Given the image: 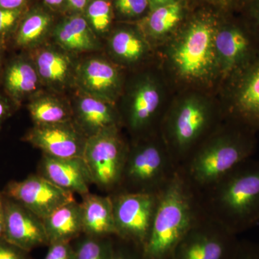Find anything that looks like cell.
<instances>
[{
  "instance_id": "6da1fadb",
  "label": "cell",
  "mask_w": 259,
  "mask_h": 259,
  "mask_svg": "<svg viewBox=\"0 0 259 259\" xmlns=\"http://www.w3.org/2000/svg\"><path fill=\"white\" fill-rule=\"evenodd\" d=\"M204 214L238 236L259 223V161L242 162L197 193Z\"/></svg>"
},
{
  "instance_id": "7a4b0ae2",
  "label": "cell",
  "mask_w": 259,
  "mask_h": 259,
  "mask_svg": "<svg viewBox=\"0 0 259 259\" xmlns=\"http://www.w3.org/2000/svg\"><path fill=\"white\" fill-rule=\"evenodd\" d=\"M254 131L236 122L234 127L210 136L178 168L196 193L218 182L233 168L251 158Z\"/></svg>"
},
{
  "instance_id": "3957f363",
  "label": "cell",
  "mask_w": 259,
  "mask_h": 259,
  "mask_svg": "<svg viewBox=\"0 0 259 259\" xmlns=\"http://www.w3.org/2000/svg\"><path fill=\"white\" fill-rule=\"evenodd\" d=\"M204 215L197 194L177 171L160 196L142 259H170L181 240Z\"/></svg>"
},
{
  "instance_id": "277c9868",
  "label": "cell",
  "mask_w": 259,
  "mask_h": 259,
  "mask_svg": "<svg viewBox=\"0 0 259 259\" xmlns=\"http://www.w3.org/2000/svg\"><path fill=\"white\" fill-rule=\"evenodd\" d=\"M177 171L163 139L148 140L129 148L119 191L160 194Z\"/></svg>"
},
{
  "instance_id": "5b68a950",
  "label": "cell",
  "mask_w": 259,
  "mask_h": 259,
  "mask_svg": "<svg viewBox=\"0 0 259 259\" xmlns=\"http://www.w3.org/2000/svg\"><path fill=\"white\" fill-rule=\"evenodd\" d=\"M128 151L117 127L105 130L88 137L83 158L88 165L93 184L112 194L118 192Z\"/></svg>"
},
{
  "instance_id": "8992f818",
  "label": "cell",
  "mask_w": 259,
  "mask_h": 259,
  "mask_svg": "<svg viewBox=\"0 0 259 259\" xmlns=\"http://www.w3.org/2000/svg\"><path fill=\"white\" fill-rule=\"evenodd\" d=\"M161 194L118 191L111 194L117 237L140 251L149 236Z\"/></svg>"
},
{
  "instance_id": "52a82bcc",
  "label": "cell",
  "mask_w": 259,
  "mask_h": 259,
  "mask_svg": "<svg viewBox=\"0 0 259 259\" xmlns=\"http://www.w3.org/2000/svg\"><path fill=\"white\" fill-rule=\"evenodd\" d=\"M240 241L204 214L186 233L170 259H234Z\"/></svg>"
},
{
  "instance_id": "ba28073f",
  "label": "cell",
  "mask_w": 259,
  "mask_h": 259,
  "mask_svg": "<svg viewBox=\"0 0 259 259\" xmlns=\"http://www.w3.org/2000/svg\"><path fill=\"white\" fill-rule=\"evenodd\" d=\"M4 196L22 204L42 221L61 206L75 201L74 193L57 187L40 175L10 182L5 187Z\"/></svg>"
},
{
  "instance_id": "9c48e42d",
  "label": "cell",
  "mask_w": 259,
  "mask_h": 259,
  "mask_svg": "<svg viewBox=\"0 0 259 259\" xmlns=\"http://www.w3.org/2000/svg\"><path fill=\"white\" fill-rule=\"evenodd\" d=\"M208 19H197L191 24L185 39L175 51V64L181 74L198 77L212 64L214 28Z\"/></svg>"
},
{
  "instance_id": "30bf717a",
  "label": "cell",
  "mask_w": 259,
  "mask_h": 259,
  "mask_svg": "<svg viewBox=\"0 0 259 259\" xmlns=\"http://www.w3.org/2000/svg\"><path fill=\"white\" fill-rule=\"evenodd\" d=\"M87 136L73 121L51 125H35L24 140L56 158H83Z\"/></svg>"
},
{
  "instance_id": "8fae6325",
  "label": "cell",
  "mask_w": 259,
  "mask_h": 259,
  "mask_svg": "<svg viewBox=\"0 0 259 259\" xmlns=\"http://www.w3.org/2000/svg\"><path fill=\"white\" fill-rule=\"evenodd\" d=\"M4 197V238L25 251L49 245L44 221L16 201Z\"/></svg>"
},
{
  "instance_id": "7c38bea8",
  "label": "cell",
  "mask_w": 259,
  "mask_h": 259,
  "mask_svg": "<svg viewBox=\"0 0 259 259\" xmlns=\"http://www.w3.org/2000/svg\"><path fill=\"white\" fill-rule=\"evenodd\" d=\"M38 169V175L51 183L81 196L90 193V186L93 184L83 158H56L44 154Z\"/></svg>"
},
{
  "instance_id": "4fadbf2b",
  "label": "cell",
  "mask_w": 259,
  "mask_h": 259,
  "mask_svg": "<svg viewBox=\"0 0 259 259\" xmlns=\"http://www.w3.org/2000/svg\"><path fill=\"white\" fill-rule=\"evenodd\" d=\"M233 99V116L236 122L259 129V54L243 69Z\"/></svg>"
},
{
  "instance_id": "5bb4252c",
  "label": "cell",
  "mask_w": 259,
  "mask_h": 259,
  "mask_svg": "<svg viewBox=\"0 0 259 259\" xmlns=\"http://www.w3.org/2000/svg\"><path fill=\"white\" fill-rule=\"evenodd\" d=\"M250 28V27H249ZM237 24L221 29L214 37V45L223 60L231 69H239L254 58L253 32Z\"/></svg>"
},
{
  "instance_id": "9a60e30c",
  "label": "cell",
  "mask_w": 259,
  "mask_h": 259,
  "mask_svg": "<svg viewBox=\"0 0 259 259\" xmlns=\"http://www.w3.org/2000/svg\"><path fill=\"white\" fill-rule=\"evenodd\" d=\"M76 80L84 93L110 104L118 88L117 70L102 59L83 61L76 70Z\"/></svg>"
},
{
  "instance_id": "2e32d148",
  "label": "cell",
  "mask_w": 259,
  "mask_h": 259,
  "mask_svg": "<svg viewBox=\"0 0 259 259\" xmlns=\"http://www.w3.org/2000/svg\"><path fill=\"white\" fill-rule=\"evenodd\" d=\"M80 203L83 233L97 238L117 237L111 195L88 194Z\"/></svg>"
},
{
  "instance_id": "e0dca14e",
  "label": "cell",
  "mask_w": 259,
  "mask_h": 259,
  "mask_svg": "<svg viewBox=\"0 0 259 259\" xmlns=\"http://www.w3.org/2000/svg\"><path fill=\"white\" fill-rule=\"evenodd\" d=\"M73 121L87 138L117 127V116L110 103L86 93L76 102Z\"/></svg>"
},
{
  "instance_id": "ac0fdd59",
  "label": "cell",
  "mask_w": 259,
  "mask_h": 259,
  "mask_svg": "<svg viewBox=\"0 0 259 259\" xmlns=\"http://www.w3.org/2000/svg\"><path fill=\"white\" fill-rule=\"evenodd\" d=\"M42 221L49 244L70 242L83 233L81 205L76 200L61 206Z\"/></svg>"
},
{
  "instance_id": "d6986e66",
  "label": "cell",
  "mask_w": 259,
  "mask_h": 259,
  "mask_svg": "<svg viewBox=\"0 0 259 259\" xmlns=\"http://www.w3.org/2000/svg\"><path fill=\"white\" fill-rule=\"evenodd\" d=\"M54 37L62 49L71 52H87L99 47L95 32L81 16L72 17L61 23L54 31Z\"/></svg>"
},
{
  "instance_id": "ffe728a7",
  "label": "cell",
  "mask_w": 259,
  "mask_h": 259,
  "mask_svg": "<svg viewBox=\"0 0 259 259\" xmlns=\"http://www.w3.org/2000/svg\"><path fill=\"white\" fill-rule=\"evenodd\" d=\"M39 75L28 61L17 60L10 65L5 77V88L15 102L35 93L39 87Z\"/></svg>"
},
{
  "instance_id": "44dd1931",
  "label": "cell",
  "mask_w": 259,
  "mask_h": 259,
  "mask_svg": "<svg viewBox=\"0 0 259 259\" xmlns=\"http://www.w3.org/2000/svg\"><path fill=\"white\" fill-rule=\"evenodd\" d=\"M160 105L158 90L151 83L141 85L136 94L128 116L130 127L134 131H141L152 123Z\"/></svg>"
},
{
  "instance_id": "7402d4cb",
  "label": "cell",
  "mask_w": 259,
  "mask_h": 259,
  "mask_svg": "<svg viewBox=\"0 0 259 259\" xmlns=\"http://www.w3.org/2000/svg\"><path fill=\"white\" fill-rule=\"evenodd\" d=\"M35 66L40 79L51 86H62L71 74L69 58L54 49H44L37 53Z\"/></svg>"
},
{
  "instance_id": "603a6c76",
  "label": "cell",
  "mask_w": 259,
  "mask_h": 259,
  "mask_svg": "<svg viewBox=\"0 0 259 259\" xmlns=\"http://www.w3.org/2000/svg\"><path fill=\"white\" fill-rule=\"evenodd\" d=\"M28 111L35 125H51L73 121L74 111L64 101L53 97L34 99Z\"/></svg>"
},
{
  "instance_id": "cb8c5ba5",
  "label": "cell",
  "mask_w": 259,
  "mask_h": 259,
  "mask_svg": "<svg viewBox=\"0 0 259 259\" xmlns=\"http://www.w3.org/2000/svg\"><path fill=\"white\" fill-rule=\"evenodd\" d=\"M51 25V18L47 13L35 12L28 15L20 25L16 42L21 47H31L44 40Z\"/></svg>"
},
{
  "instance_id": "d4e9b609",
  "label": "cell",
  "mask_w": 259,
  "mask_h": 259,
  "mask_svg": "<svg viewBox=\"0 0 259 259\" xmlns=\"http://www.w3.org/2000/svg\"><path fill=\"white\" fill-rule=\"evenodd\" d=\"M183 11L182 0H177L152 10L147 22L150 31L158 35L169 32L180 23Z\"/></svg>"
},
{
  "instance_id": "484cf974",
  "label": "cell",
  "mask_w": 259,
  "mask_h": 259,
  "mask_svg": "<svg viewBox=\"0 0 259 259\" xmlns=\"http://www.w3.org/2000/svg\"><path fill=\"white\" fill-rule=\"evenodd\" d=\"M74 249V259H112L115 247L108 238L87 236Z\"/></svg>"
},
{
  "instance_id": "4316f807",
  "label": "cell",
  "mask_w": 259,
  "mask_h": 259,
  "mask_svg": "<svg viewBox=\"0 0 259 259\" xmlns=\"http://www.w3.org/2000/svg\"><path fill=\"white\" fill-rule=\"evenodd\" d=\"M110 47L116 56L127 61L137 60L144 52L142 40L127 30H120L114 34Z\"/></svg>"
},
{
  "instance_id": "83f0119b",
  "label": "cell",
  "mask_w": 259,
  "mask_h": 259,
  "mask_svg": "<svg viewBox=\"0 0 259 259\" xmlns=\"http://www.w3.org/2000/svg\"><path fill=\"white\" fill-rule=\"evenodd\" d=\"M88 21L95 33H104L112 21V6L107 0H94L87 9Z\"/></svg>"
},
{
  "instance_id": "f1b7e54d",
  "label": "cell",
  "mask_w": 259,
  "mask_h": 259,
  "mask_svg": "<svg viewBox=\"0 0 259 259\" xmlns=\"http://www.w3.org/2000/svg\"><path fill=\"white\" fill-rule=\"evenodd\" d=\"M116 8L126 16L143 14L150 5L149 0H115Z\"/></svg>"
},
{
  "instance_id": "f546056e",
  "label": "cell",
  "mask_w": 259,
  "mask_h": 259,
  "mask_svg": "<svg viewBox=\"0 0 259 259\" xmlns=\"http://www.w3.org/2000/svg\"><path fill=\"white\" fill-rule=\"evenodd\" d=\"M49 245L44 259H74V249L69 242H57Z\"/></svg>"
},
{
  "instance_id": "4dcf8cb0",
  "label": "cell",
  "mask_w": 259,
  "mask_h": 259,
  "mask_svg": "<svg viewBox=\"0 0 259 259\" xmlns=\"http://www.w3.org/2000/svg\"><path fill=\"white\" fill-rule=\"evenodd\" d=\"M21 9L5 10L0 8V36L8 33L20 18Z\"/></svg>"
},
{
  "instance_id": "1f68e13d",
  "label": "cell",
  "mask_w": 259,
  "mask_h": 259,
  "mask_svg": "<svg viewBox=\"0 0 259 259\" xmlns=\"http://www.w3.org/2000/svg\"><path fill=\"white\" fill-rule=\"evenodd\" d=\"M28 253L12 244L4 238H0V259H31Z\"/></svg>"
},
{
  "instance_id": "d6a6232c",
  "label": "cell",
  "mask_w": 259,
  "mask_h": 259,
  "mask_svg": "<svg viewBox=\"0 0 259 259\" xmlns=\"http://www.w3.org/2000/svg\"><path fill=\"white\" fill-rule=\"evenodd\" d=\"M234 259H259V243L241 240Z\"/></svg>"
},
{
  "instance_id": "836d02e7",
  "label": "cell",
  "mask_w": 259,
  "mask_h": 259,
  "mask_svg": "<svg viewBox=\"0 0 259 259\" xmlns=\"http://www.w3.org/2000/svg\"><path fill=\"white\" fill-rule=\"evenodd\" d=\"M244 7L246 9L248 23L250 25V28L259 37V0H253L245 5Z\"/></svg>"
},
{
  "instance_id": "e575fe53",
  "label": "cell",
  "mask_w": 259,
  "mask_h": 259,
  "mask_svg": "<svg viewBox=\"0 0 259 259\" xmlns=\"http://www.w3.org/2000/svg\"><path fill=\"white\" fill-rule=\"evenodd\" d=\"M25 0H0V8L5 10L20 9Z\"/></svg>"
},
{
  "instance_id": "d590c367",
  "label": "cell",
  "mask_w": 259,
  "mask_h": 259,
  "mask_svg": "<svg viewBox=\"0 0 259 259\" xmlns=\"http://www.w3.org/2000/svg\"><path fill=\"white\" fill-rule=\"evenodd\" d=\"M112 259H142V257L141 253L139 255H136L122 248H115Z\"/></svg>"
},
{
  "instance_id": "8d00e7d4",
  "label": "cell",
  "mask_w": 259,
  "mask_h": 259,
  "mask_svg": "<svg viewBox=\"0 0 259 259\" xmlns=\"http://www.w3.org/2000/svg\"><path fill=\"white\" fill-rule=\"evenodd\" d=\"M5 233V207L4 197L0 194V238H4Z\"/></svg>"
},
{
  "instance_id": "74e56055",
  "label": "cell",
  "mask_w": 259,
  "mask_h": 259,
  "mask_svg": "<svg viewBox=\"0 0 259 259\" xmlns=\"http://www.w3.org/2000/svg\"><path fill=\"white\" fill-rule=\"evenodd\" d=\"M71 8L76 10H83L90 4V0H68Z\"/></svg>"
},
{
  "instance_id": "f35d334b",
  "label": "cell",
  "mask_w": 259,
  "mask_h": 259,
  "mask_svg": "<svg viewBox=\"0 0 259 259\" xmlns=\"http://www.w3.org/2000/svg\"><path fill=\"white\" fill-rule=\"evenodd\" d=\"M10 107L7 102L0 99V124L9 115Z\"/></svg>"
},
{
  "instance_id": "ab89813d",
  "label": "cell",
  "mask_w": 259,
  "mask_h": 259,
  "mask_svg": "<svg viewBox=\"0 0 259 259\" xmlns=\"http://www.w3.org/2000/svg\"><path fill=\"white\" fill-rule=\"evenodd\" d=\"M175 1H177V0H149V3L151 10H153L158 8V7L161 6V5L168 4V3Z\"/></svg>"
},
{
  "instance_id": "60d3db41",
  "label": "cell",
  "mask_w": 259,
  "mask_h": 259,
  "mask_svg": "<svg viewBox=\"0 0 259 259\" xmlns=\"http://www.w3.org/2000/svg\"><path fill=\"white\" fill-rule=\"evenodd\" d=\"M65 0H44V2H45L47 4L50 5V6H59V5H61L63 3Z\"/></svg>"
},
{
  "instance_id": "b9f144b4",
  "label": "cell",
  "mask_w": 259,
  "mask_h": 259,
  "mask_svg": "<svg viewBox=\"0 0 259 259\" xmlns=\"http://www.w3.org/2000/svg\"><path fill=\"white\" fill-rule=\"evenodd\" d=\"M205 1L211 2V3H218L221 4H226V3H231L233 0H205Z\"/></svg>"
},
{
  "instance_id": "7bdbcfd3",
  "label": "cell",
  "mask_w": 259,
  "mask_h": 259,
  "mask_svg": "<svg viewBox=\"0 0 259 259\" xmlns=\"http://www.w3.org/2000/svg\"><path fill=\"white\" fill-rule=\"evenodd\" d=\"M240 3L242 5L244 6L245 5L248 4V3H250V2L253 1V0H239Z\"/></svg>"
},
{
  "instance_id": "ee69618b",
  "label": "cell",
  "mask_w": 259,
  "mask_h": 259,
  "mask_svg": "<svg viewBox=\"0 0 259 259\" xmlns=\"http://www.w3.org/2000/svg\"><path fill=\"white\" fill-rule=\"evenodd\" d=\"M0 64H1V51H0Z\"/></svg>"
}]
</instances>
